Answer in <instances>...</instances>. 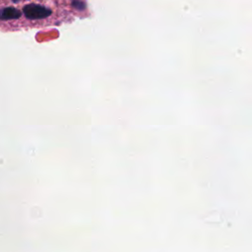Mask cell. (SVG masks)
<instances>
[{"label": "cell", "mask_w": 252, "mask_h": 252, "mask_svg": "<svg viewBox=\"0 0 252 252\" xmlns=\"http://www.w3.org/2000/svg\"><path fill=\"white\" fill-rule=\"evenodd\" d=\"M25 16L31 20H39L48 17L51 14V11L43 6L37 4H29L26 5L23 9Z\"/></svg>", "instance_id": "6da1fadb"}, {"label": "cell", "mask_w": 252, "mask_h": 252, "mask_svg": "<svg viewBox=\"0 0 252 252\" xmlns=\"http://www.w3.org/2000/svg\"><path fill=\"white\" fill-rule=\"evenodd\" d=\"M21 12L13 7H8L3 9L0 12V19L1 20H14L21 17Z\"/></svg>", "instance_id": "7a4b0ae2"}, {"label": "cell", "mask_w": 252, "mask_h": 252, "mask_svg": "<svg viewBox=\"0 0 252 252\" xmlns=\"http://www.w3.org/2000/svg\"><path fill=\"white\" fill-rule=\"evenodd\" d=\"M72 5H73V7H75V8L78 9V10H83V9H85V4H84L82 1H79V0H74V1L72 2Z\"/></svg>", "instance_id": "3957f363"}, {"label": "cell", "mask_w": 252, "mask_h": 252, "mask_svg": "<svg viewBox=\"0 0 252 252\" xmlns=\"http://www.w3.org/2000/svg\"><path fill=\"white\" fill-rule=\"evenodd\" d=\"M13 1H14V2H17V1H18V0H13Z\"/></svg>", "instance_id": "277c9868"}]
</instances>
